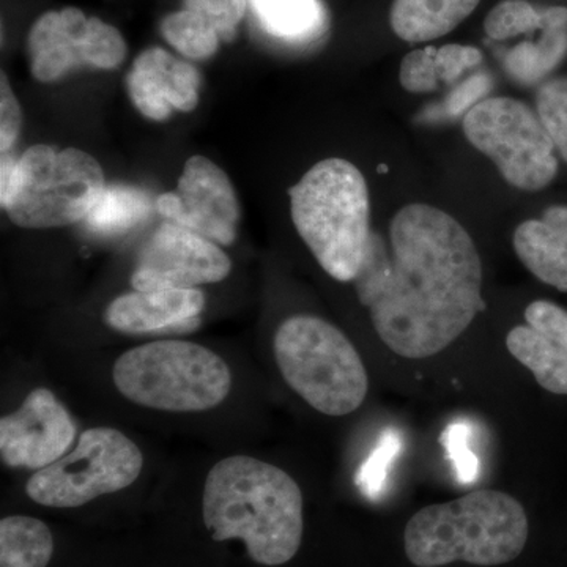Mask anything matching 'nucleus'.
Masks as SVG:
<instances>
[{"label":"nucleus","instance_id":"1","mask_svg":"<svg viewBox=\"0 0 567 567\" xmlns=\"http://www.w3.org/2000/svg\"><path fill=\"white\" fill-rule=\"evenodd\" d=\"M353 286L383 344L409 360L443 352L486 308L475 241L427 204L395 213L388 241L371 234Z\"/></svg>","mask_w":567,"mask_h":567},{"label":"nucleus","instance_id":"2","mask_svg":"<svg viewBox=\"0 0 567 567\" xmlns=\"http://www.w3.org/2000/svg\"><path fill=\"white\" fill-rule=\"evenodd\" d=\"M203 509L213 540H244L259 565H286L300 550L303 495L278 466L249 456L223 458L205 481Z\"/></svg>","mask_w":567,"mask_h":567},{"label":"nucleus","instance_id":"3","mask_svg":"<svg viewBox=\"0 0 567 567\" xmlns=\"http://www.w3.org/2000/svg\"><path fill=\"white\" fill-rule=\"evenodd\" d=\"M528 540V517L514 496L470 492L450 503L417 511L404 533L406 558L416 567L454 561L499 566L514 561Z\"/></svg>","mask_w":567,"mask_h":567},{"label":"nucleus","instance_id":"4","mask_svg":"<svg viewBox=\"0 0 567 567\" xmlns=\"http://www.w3.org/2000/svg\"><path fill=\"white\" fill-rule=\"evenodd\" d=\"M295 229L317 262L339 282H353L371 238L364 175L353 163H317L289 192Z\"/></svg>","mask_w":567,"mask_h":567},{"label":"nucleus","instance_id":"5","mask_svg":"<svg viewBox=\"0 0 567 567\" xmlns=\"http://www.w3.org/2000/svg\"><path fill=\"white\" fill-rule=\"evenodd\" d=\"M0 204L22 229L84 221L106 182L100 163L80 148L33 145L20 158L2 155Z\"/></svg>","mask_w":567,"mask_h":567},{"label":"nucleus","instance_id":"6","mask_svg":"<svg viewBox=\"0 0 567 567\" xmlns=\"http://www.w3.org/2000/svg\"><path fill=\"white\" fill-rule=\"evenodd\" d=\"M118 393L133 404L163 412H205L226 401L233 388L229 365L207 347L155 341L134 347L112 371Z\"/></svg>","mask_w":567,"mask_h":567},{"label":"nucleus","instance_id":"7","mask_svg":"<svg viewBox=\"0 0 567 567\" xmlns=\"http://www.w3.org/2000/svg\"><path fill=\"white\" fill-rule=\"evenodd\" d=\"M282 379L317 412L344 416L363 404L369 377L349 338L312 316L284 320L274 341Z\"/></svg>","mask_w":567,"mask_h":567},{"label":"nucleus","instance_id":"8","mask_svg":"<svg viewBox=\"0 0 567 567\" xmlns=\"http://www.w3.org/2000/svg\"><path fill=\"white\" fill-rule=\"evenodd\" d=\"M462 128L514 188L540 192L557 177V148L527 104L506 96L483 100L466 112Z\"/></svg>","mask_w":567,"mask_h":567},{"label":"nucleus","instance_id":"9","mask_svg":"<svg viewBox=\"0 0 567 567\" xmlns=\"http://www.w3.org/2000/svg\"><path fill=\"white\" fill-rule=\"evenodd\" d=\"M142 466L140 447L121 431L87 429L70 454L29 480L25 492L41 506L80 507L132 486Z\"/></svg>","mask_w":567,"mask_h":567},{"label":"nucleus","instance_id":"10","mask_svg":"<svg viewBox=\"0 0 567 567\" xmlns=\"http://www.w3.org/2000/svg\"><path fill=\"white\" fill-rule=\"evenodd\" d=\"M28 48L32 76L40 82L62 80L82 65L117 69L128 52L114 25L74 7L41 14L29 32Z\"/></svg>","mask_w":567,"mask_h":567},{"label":"nucleus","instance_id":"11","mask_svg":"<svg viewBox=\"0 0 567 567\" xmlns=\"http://www.w3.org/2000/svg\"><path fill=\"white\" fill-rule=\"evenodd\" d=\"M230 270L229 256L215 241L167 221L141 249L132 286L136 290L196 289L223 281Z\"/></svg>","mask_w":567,"mask_h":567},{"label":"nucleus","instance_id":"12","mask_svg":"<svg viewBox=\"0 0 567 567\" xmlns=\"http://www.w3.org/2000/svg\"><path fill=\"white\" fill-rule=\"evenodd\" d=\"M156 210L216 245L230 246L237 238L240 204L233 182L204 156L186 162L177 188L156 199Z\"/></svg>","mask_w":567,"mask_h":567},{"label":"nucleus","instance_id":"13","mask_svg":"<svg viewBox=\"0 0 567 567\" xmlns=\"http://www.w3.org/2000/svg\"><path fill=\"white\" fill-rule=\"evenodd\" d=\"M76 425L47 388L33 390L20 409L0 420V456L10 468L43 470L66 456Z\"/></svg>","mask_w":567,"mask_h":567},{"label":"nucleus","instance_id":"14","mask_svg":"<svg viewBox=\"0 0 567 567\" xmlns=\"http://www.w3.org/2000/svg\"><path fill=\"white\" fill-rule=\"evenodd\" d=\"M200 74L196 66L163 48H148L134 59L126 89L136 110L164 122L173 111L192 112L199 103Z\"/></svg>","mask_w":567,"mask_h":567},{"label":"nucleus","instance_id":"15","mask_svg":"<svg viewBox=\"0 0 567 567\" xmlns=\"http://www.w3.org/2000/svg\"><path fill=\"white\" fill-rule=\"evenodd\" d=\"M527 324L513 328L506 347L550 393L567 394V312L550 301H533L525 309Z\"/></svg>","mask_w":567,"mask_h":567},{"label":"nucleus","instance_id":"16","mask_svg":"<svg viewBox=\"0 0 567 567\" xmlns=\"http://www.w3.org/2000/svg\"><path fill=\"white\" fill-rule=\"evenodd\" d=\"M204 308L205 295L199 289L136 290L115 298L104 312V322L126 334L182 331L196 327Z\"/></svg>","mask_w":567,"mask_h":567},{"label":"nucleus","instance_id":"17","mask_svg":"<svg viewBox=\"0 0 567 567\" xmlns=\"http://www.w3.org/2000/svg\"><path fill=\"white\" fill-rule=\"evenodd\" d=\"M513 245L529 274L567 292V205H554L543 218L522 223Z\"/></svg>","mask_w":567,"mask_h":567},{"label":"nucleus","instance_id":"18","mask_svg":"<svg viewBox=\"0 0 567 567\" xmlns=\"http://www.w3.org/2000/svg\"><path fill=\"white\" fill-rule=\"evenodd\" d=\"M257 28L289 47H301L319 40L328 28L322 0H248Z\"/></svg>","mask_w":567,"mask_h":567},{"label":"nucleus","instance_id":"19","mask_svg":"<svg viewBox=\"0 0 567 567\" xmlns=\"http://www.w3.org/2000/svg\"><path fill=\"white\" fill-rule=\"evenodd\" d=\"M481 0H394L390 24L399 39L424 43L453 32Z\"/></svg>","mask_w":567,"mask_h":567},{"label":"nucleus","instance_id":"20","mask_svg":"<svg viewBox=\"0 0 567 567\" xmlns=\"http://www.w3.org/2000/svg\"><path fill=\"white\" fill-rule=\"evenodd\" d=\"M151 213L152 199L144 189L112 183L104 186L82 223L96 237H118L141 226Z\"/></svg>","mask_w":567,"mask_h":567},{"label":"nucleus","instance_id":"21","mask_svg":"<svg viewBox=\"0 0 567 567\" xmlns=\"http://www.w3.org/2000/svg\"><path fill=\"white\" fill-rule=\"evenodd\" d=\"M547 29L537 43L520 44L506 59L507 70L517 80L535 82L555 69L567 52V9H546Z\"/></svg>","mask_w":567,"mask_h":567},{"label":"nucleus","instance_id":"22","mask_svg":"<svg viewBox=\"0 0 567 567\" xmlns=\"http://www.w3.org/2000/svg\"><path fill=\"white\" fill-rule=\"evenodd\" d=\"M54 537L39 518L10 516L0 520V567H47Z\"/></svg>","mask_w":567,"mask_h":567},{"label":"nucleus","instance_id":"23","mask_svg":"<svg viewBox=\"0 0 567 567\" xmlns=\"http://www.w3.org/2000/svg\"><path fill=\"white\" fill-rule=\"evenodd\" d=\"M159 31L171 47L193 61L210 59L221 44L218 32L192 10L182 9L167 14L159 24Z\"/></svg>","mask_w":567,"mask_h":567},{"label":"nucleus","instance_id":"24","mask_svg":"<svg viewBox=\"0 0 567 567\" xmlns=\"http://www.w3.org/2000/svg\"><path fill=\"white\" fill-rule=\"evenodd\" d=\"M546 28L544 10L527 0H503L487 14L484 29L492 40L503 41Z\"/></svg>","mask_w":567,"mask_h":567},{"label":"nucleus","instance_id":"25","mask_svg":"<svg viewBox=\"0 0 567 567\" xmlns=\"http://www.w3.org/2000/svg\"><path fill=\"white\" fill-rule=\"evenodd\" d=\"M537 115L567 163V78L546 82L537 91Z\"/></svg>","mask_w":567,"mask_h":567},{"label":"nucleus","instance_id":"26","mask_svg":"<svg viewBox=\"0 0 567 567\" xmlns=\"http://www.w3.org/2000/svg\"><path fill=\"white\" fill-rule=\"evenodd\" d=\"M402 442L395 431H386L379 440L371 456L365 458L361 468L358 470L357 486L361 488L369 498H377L385 487L388 472L399 451H401Z\"/></svg>","mask_w":567,"mask_h":567},{"label":"nucleus","instance_id":"27","mask_svg":"<svg viewBox=\"0 0 567 567\" xmlns=\"http://www.w3.org/2000/svg\"><path fill=\"white\" fill-rule=\"evenodd\" d=\"M183 9L196 11L218 32L219 39L230 43L245 20L248 0H182Z\"/></svg>","mask_w":567,"mask_h":567},{"label":"nucleus","instance_id":"28","mask_svg":"<svg viewBox=\"0 0 567 567\" xmlns=\"http://www.w3.org/2000/svg\"><path fill=\"white\" fill-rule=\"evenodd\" d=\"M436 48L427 47L405 55L399 69V82L410 93H429L439 89L440 74L435 61Z\"/></svg>","mask_w":567,"mask_h":567},{"label":"nucleus","instance_id":"29","mask_svg":"<svg viewBox=\"0 0 567 567\" xmlns=\"http://www.w3.org/2000/svg\"><path fill=\"white\" fill-rule=\"evenodd\" d=\"M468 440L470 429L462 423L450 425L440 436V442L445 446L447 457L456 470L457 480L464 484L473 483L480 470V462L470 450Z\"/></svg>","mask_w":567,"mask_h":567},{"label":"nucleus","instance_id":"30","mask_svg":"<svg viewBox=\"0 0 567 567\" xmlns=\"http://www.w3.org/2000/svg\"><path fill=\"white\" fill-rule=\"evenodd\" d=\"M483 59V52L477 48L465 47V44H445V47L439 48L435 54L440 80L446 84H454L466 70L480 65Z\"/></svg>","mask_w":567,"mask_h":567},{"label":"nucleus","instance_id":"31","mask_svg":"<svg viewBox=\"0 0 567 567\" xmlns=\"http://www.w3.org/2000/svg\"><path fill=\"white\" fill-rule=\"evenodd\" d=\"M21 132V107L6 73L0 76V151L10 153Z\"/></svg>","mask_w":567,"mask_h":567}]
</instances>
